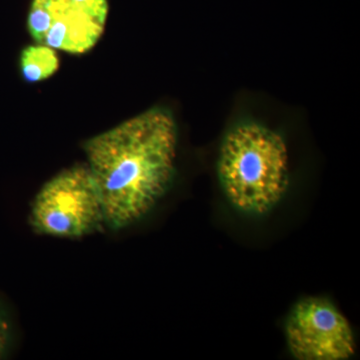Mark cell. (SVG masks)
Instances as JSON below:
<instances>
[{
	"label": "cell",
	"instance_id": "7a4b0ae2",
	"mask_svg": "<svg viewBox=\"0 0 360 360\" xmlns=\"http://www.w3.org/2000/svg\"><path fill=\"white\" fill-rule=\"evenodd\" d=\"M219 174L225 195L234 207L264 214L281 200L288 189L285 142L259 123H239L222 142Z\"/></svg>",
	"mask_w": 360,
	"mask_h": 360
},
{
	"label": "cell",
	"instance_id": "52a82bcc",
	"mask_svg": "<svg viewBox=\"0 0 360 360\" xmlns=\"http://www.w3.org/2000/svg\"><path fill=\"white\" fill-rule=\"evenodd\" d=\"M9 342V326L6 315L0 307V359L6 354Z\"/></svg>",
	"mask_w": 360,
	"mask_h": 360
},
{
	"label": "cell",
	"instance_id": "3957f363",
	"mask_svg": "<svg viewBox=\"0 0 360 360\" xmlns=\"http://www.w3.org/2000/svg\"><path fill=\"white\" fill-rule=\"evenodd\" d=\"M104 222L101 193L89 167L59 172L35 196L30 224L35 231L60 238H79Z\"/></svg>",
	"mask_w": 360,
	"mask_h": 360
},
{
	"label": "cell",
	"instance_id": "6da1fadb",
	"mask_svg": "<svg viewBox=\"0 0 360 360\" xmlns=\"http://www.w3.org/2000/svg\"><path fill=\"white\" fill-rule=\"evenodd\" d=\"M84 148L103 200L104 224L120 231L148 214L172 186L176 122L165 108H150L96 135Z\"/></svg>",
	"mask_w": 360,
	"mask_h": 360
},
{
	"label": "cell",
	"instance_id": "8992f818",
	"mask_svg": "<svg viewBox=\"0 0 360 360\" xmlns=\"http://www.w3.org/2000/svg\"><path fill=\"white\" fill-rule=\"evenodd\" d=\"M20 66L25 82L30 84L42 82L58 70V56L56 49L46 45H30L21 51Z\"/></svg>",
	"mask_w": 360,
	"mask_h": 360
},
{
	"label": "cell",
	"instance_id": "5b68a950",
	"mask_svg": "<svg viewBox=\"0 0 360 360\" xmlns=\"http://www.w3.org/2000/svg\"><path fill=\"white\" fill-rule=\"evenodd\" d=\"M291 354L300 360H347L355 352L354 333L335 305L309 297L293 307L286 322Z\"/></svg>",
	"mask_w": 360,
	"mask_h": 360
},
{
	"label": "cell",
	"instance_id": "277c9868",
	"mask_svg": "<svg viewBox=\"0 0 360 360\" xmlns=\"http://www.w3.org/2000/svg\"><path fill=\"white\" fill-rule=\"evenodd\" d=\"M108 8V0H32L28 32L37 44L82 54L103 35Z\"/></svg>",
	"mask_w": 360,
	"mask_h": 360
}]
</instances>
